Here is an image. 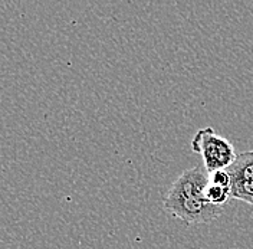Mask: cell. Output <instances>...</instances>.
<instances>
[{"label": "cell", "instance_id": "obj_1", "mask_svg": "<svg viewBox=\"0 0 253 249\" xmlns=\"http://www.w3.org/2000/svg\"><path fill=\"white\" fill-rule=\"evenodd\" d=\"M207 174L205 167L199 166L183 171L163 200L164 210L186 225L207 223L219 218L224 207L211 204L205 196L209 185Z\"/></svg>", "mask_w": 253, "mask_h": 249}, {"label": "cell", "instance_id": "obj_2", "mask_svg": "<svg viewBox=\"0 0 253 249\" xmlns=\"http://www.w3.org/2000/svg\"><path fill=\"white\" fill-rule=\"evenodd\" d=\"M191 150L202 156L203 167L209 174L227 169L237 157L232 143L219 136L211 127H206L196 133L191 140Z\"/></svg>", "mask_w": 253, "mask_h": 249}, {"label": "cell", "instance_id": "obj_3", "mask_svg": "<svg viewBox=\"0 0 253 249\" xmlns=\"http://www.w3.org/2000/svg\"><path fill=\"white\" fill-rule=\"evenodd\" d=\"M232 180H253V150L237 154L236 160L227 167Z\"/></svg>", "mask_w": 253, "mask_h": 249}, {"label": "cell", "instance_id": "obj_4", "mask_svg": "<svg viewBox=\"0 0 253 249\" xmlns=\"http://www.w3.org/2000/svg\"><path fill=\"white\" fill-rule=\"evenodd\" d=\"M205 196L211 204L221 206V207H224L230 199H233L232 198V187L220 186V185L211 183L210 180H209V185L206 187Z\"/></svg>", "mask_w": 253, "mask_h": 249}, {"label": "cell", "instance_id": "obj_5", "mask_svg": "<svg viewBox=\"0 0 253 249\" xmlns=\"http://www.w3.org/2000/svg\"><path fill=\"white\" fill-rule=\"evenodd\" d=\"M232 198L253 204V180H233Z\"/></svg>", "mask_w": 253, "mask_h": 249}, {"label": "cell", "instance_id": "obj_6", "mask_svg": "<svg viewBox=\"0 0 253 249\" xmlns=\"http://www.w3.org/2000/svg\"><path fill=\"white\" fill-rule=\"evenodd\" d=\"M209 180L211 183H216V185H220V186L232 187V176L230 173L227 171V169H221V170H216L213 173L209 174Z\"/></svg>", "mask_w": 253, "mask_h": 249}]
</instances>
